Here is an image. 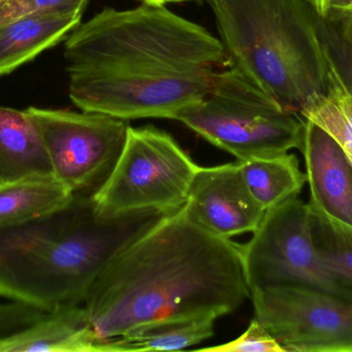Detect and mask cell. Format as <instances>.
<instances>
[{"label":"cell","instance_id":"obj_1","mask_svg":"<svg viewBox=\"0 0 352 352\" xmlns=\"http://www.w3.org/2000/svg\"><path fill=\"white\" fill-rule=\"evenodd\" d=\"M64 57L69 97L85 112L120 119L176 116L206 94L221 41L165 4L105 8L72 31Z\"/></svg>","mask_w":352,"mask_h":352},{"label":"cell","instance_id":"obj_2","mask_svg":"<svg viewBox=\"0 0 352 352\" xmlns=\"http://www.w3.org/2000/svg\"><path fill=\"white\" fill-rule=\"evenodd\" d=\"M248 298L239 244L205 231L182 207L111 262L85 306L101 345L146 327L217 320Z\"/></svg>","mask_w":352,"mask_h":352},{"label":"cell","instance_id":"obj_3","mask_svg":"<svg viewBox=\"0 0 352 352\" xmlns=\"http://www.w3.org/2000/svg\"><path fill=\"white\" fill-rule=\"evenodd\" d=\"M169 213L107 216L92 196L0 229V297L50 312L86 303L113 260Z\"/></svg>","mask_w":352,"mask_h":352},{"label":"cell","instance_id":"obj_4","mask_svg":"<svg viewBox=\"0 0 352 352\" xmlns=\"http://www.w3.org/2000/svg\"><path fill=\"white\" fill-rule=\"evenodd\" d=\"M226 66L299 114L326 90L329 59L308 0H209Z\"/></svg>","mask_w":352,"mask_h":352},{"label":"cell","instance_id":"obj_5","mask_svg":"<svg viewBox=\"0 0 352 352\" xmlns=\"http://www.w3.org/2000/svg\"><path fill=\"white\" fill-rule=\"evenodd\" d=\"M175 120L238 161L301 148L305 121L230 68L214 72L204 97Z\"/></svg>","mask_w":352,"mask_h":352},{"label":"cell","instance_id":"obj_6","mask_svg":"<svg viewBox=\"0 0 352 352\" xmlns=\"http://www.w3.org/2000/svg\"><path fill=\"white\" fill-rule=\"evenodd\" d=\"M198 169L170 134L130 126L115 167L92 198L107 216L175 212L186 203Z\"/></svg>","mask_w":352,"mask_h":352},{"label":"cell","instance_id":"obj_7","mask_svg":"<svg viewBox=\"0 0 352 352\" xmlns=\"http://www.w3.org/2000/svg\"><path fill=\"white\" fill-rule=\"evenodd\" d=\"M309 205L289 198L265 212L252 239L240 245L250 293L276 287H309L352 302V291L337 282L316 251Z\"/></svg>","mask_w":352,"mask_h":352},{"label":"cell","instance_id":"obj_8","mask_svg":"<svg viewBox=\"0 0 352 352\" xmlns=\"http://www.w3.org/2000/svg\"><path fill=\"white\" fill-rule=\"evenodd\" d=\"M54 176L74 194L92 196L115 167L127 140L126 120L95 112L30 107Z\"/></svg>","mask_w":352,"mask_h":352},{"label":"cell","instance_id":"obj_9","mask_svg":"<svg viewBox=\"0 0 352 352\" xmlns=\"http://www.w3.org/2000/svg\"><path fill=\"white\" fill-rule=\"evenodd\" d=\"M254 318L285 352H352V302L309 287L250 293Z\"/></svg>","mask_w":352,"mask_h":352},{"label":"cell","instance_id":"obj_10","mask_svg":"<svg viewBox=\"0 0 352 352\" xmlns=\"http://www.w3.org/2000/svg\"><path fill=\"white\" fill-rule=\"evenodd\" d=\"M182 210L190 221L225 239L254 233L266 212L250 194L238 163L199 167Z\"/></svg>","mask_w":352,"mask_h":352},{"label":"cell","instance_id":"obj_11","mask_svg":"<svg viewBox=\"0 0 352 352\" xmlns=\"http://www.w3.org/2000/svg\"><path fill=\"white\" fill-rule=\"evenodd\" d=\"M310 203L352 225V167L342 149L312 122L304 121L301 148Z\"/></svg>","mask_w":352,"mask_h":352},{"label":"cell","instance_id":"obj_12","mask_svg":"<svg viewBox=\"0 0 352 352\" xmlns=\"http://www.w3.org/2000/svg\"><path fill=\"white\" fill-rule=\"evenodd\" d=\"M85 304L47 312L45 318L0 343V352H99Z\"/></svg>","mask_w":352,"mask_h":352},{"label":"cell","instance_id":"obj_13","mask_svg":"<svg viewBox=\"0 0 352 352\" xmlns=\"http://www.w3.org/2000/svg\"><path fill=\"white\" fill-rule=\"evenodd\" d=\"M54 176L43 136L27 110L0 105V184Z\"/></svg>","mask_w":352,"mask_h":352},{"label":"cell","instance_id":"obj_14","mask_svg":"<svg viewBox=\"0 0 352 352\" xmlns=\"http://www.w3.org/2000/svg\"><path fill=\"white\" fill-rule=\"evenodd\" d=\"M82 16H27L0 28V76L59 43Z\"/></svg>","mask_w":352,"mask_h":352},{"label":"cell","instance_id":"obj_15","mask_svg":"<svg viewBox=\"0 0 352 352\" xmlns=\"http://www.w3.org/2000/svg\"><path fill=\"white\" fill-rule=\"evenodd\" d=\"M74 194L55 176L0 184V229L23 225L55 212Z\"/></svg>","mask_w":352,"mask_h":352},{"label":"cell","instance_id":"obj_16","mask_svg":"<svg viewBox=\"0 0 352 352\" xmlns=\"http://www.w3.org/2000/svg\"><path fill=\"white\" fill-rule=\"evenodd\" d=\"M238 163L250 194L265 211L299 196L307 183L299 159L289 152Z\"/></svg>","mask_w":352,"mask_h":352},{"label":"cell","instance_id":"obj_17","mask_svg":"<svg viewBox=\"0 0 352 352\" xmlns=\"http://www.w3.org/2000/svg\"><path fill=\"white\" fill-rule=\"evenodd\" d=\"M300 115L326 132L342 149L352 167V95L330 61L326 90L312 94Z\"/></svg>","mask_w":352,"mask_h":352},{"label":"cell","instance_id":"obj_18","mask_svg":"<svg viewBox=\"0 0 352 352\" xmlns=\"http://www.w3.org/2000/svg\"><path fill=\"white\" fill-rule=\"evenodd\" d=\"M214 322L197 320L146 327L120 338L102 341L100 352L182 351L211 338Z\"/></svg>","mask_w":352,"mask_h":352},{"label":"cell","instance_id":"obj_19","mask_svg":"<svg viewBox=\"0 0 352 352\" xmlns=\"http://www.w3.org/2000/svg\"><path fill=\"white\" fill-rule=\"evenodd\" d=\"M312 240L324 268L352 291V225L308 203Z\"/></svg>","mask_w":352,"mask_h":352},{"label":"cell","instance_id":"obj_20","mask_svg":"<svg viewBox=\"0 0 352 352\" xmlns=\"http://www.w3.org/2000/svg\"><path fill=\"white\" fill-rule=\"evenodd\" d=\"M318 22L329 61L352 95V14H318Z\"/></svg>","mask_w":352,"mask_h":352},{"label":"cell","instance_id":"obj_21","mask_svg":"<svg viewBox=\"0 0 352 352\" xmlns=\"http://www.w3.org/2000/svg\"><path fill=\"white\" fill-rule=\"evenodd\" d=\"M208 352H285L270 333L254 318L248 330L231 342L199 349Z\"/></svg>","mask_w":352,"mask_h":352},{"label":"cell","instance_id":"obj_22","mask_svg":"<svg viewBox=\"0 0 352 352\" xmlns=\"http://www.w3.org/2000/svg\"><path fill=\"white\" fill-rule=\"evenodd\" d=\"M45 314L18 302L0 303V343L36 324Z\"/></svg>","mask_w":352,"mask_h":352},{"label":"cell","instance_id":"obj_23","mask_svg":"<svg viewBox=\"0 0 352 352\" xmlns=\"http://www.w3.org/2000/svg\"><path fill=\"white\" fill-rule=\"evenodd\" d=\"M23 17L82 16L89 0H16Z\"/></svg>","mask_w":352,"mask_h":352},{"label":"cell","instance_id":"obj_24","mask_svg":"<svg viewBox=\"0 0 352 352\" xmlns=\"http://www.w3.org/2000/svg\"><path fill=\"white\" fill-rule=\"evenodd\" d=\"M318 16L330 12L352 14V0H308Z\"/></svg>","mask_w":352,"mask_h":352},{"label":"cell","instance_id":"obj_25","mask_svg":"<svg viewBox=\"0 0 352 352\" xmlns=\"http://www.w3.org/2000/svg\"><path fill=\"white\" fill-rule=\"evenodd\" d=\"M20 18L23 14L16 0H0V28Z\"/></svg>","mask_w":352,"mask_h":352},{"label":"cell","instance_id":"obj_26","mask_svg":"<svg viewBox=\"0 0 352 352\" xmlns=\"http://www.w3.org/2000/svg\"><path fill=\"white\" fill-rule=\"evenodd\" d=\"M140 1L144 2V3L164 4L163 0H140Z\"/></svg>","mask_w":352,"mask_h":352},{"label":"cell","instance_id":"obj_27","mask_svg":"<svg viewBox=\"0 0 352 352\" xmlns=\"http://www.w3.org/2000/svg\"><path fill=\"white\" fill-rule=\"evenodd\" d=\"M184 1V0H163V3L166 4L169 3V2H180Z\"/></svg>","mask_w":352,"mask_h":352}]
</instances>
